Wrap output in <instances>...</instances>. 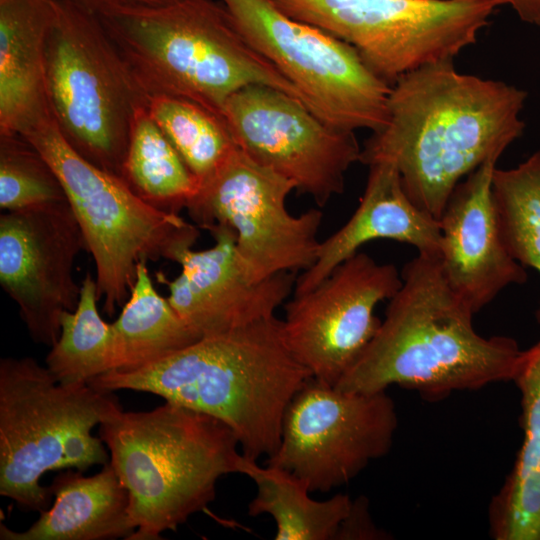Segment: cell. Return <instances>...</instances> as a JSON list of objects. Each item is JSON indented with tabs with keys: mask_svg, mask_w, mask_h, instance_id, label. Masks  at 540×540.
Masks as SVG:
<instances>
[{
	"mask_svg": "<svg viewBox=\"0 0 540 540\" xmlns=\"http://www.w3.org/2000/svg\"><path fill=\"white\" fill-rule=\"evenodd\" d=\"M46 158L20 134L0 135V208L19 211L66 201Z\"/></svg>",
	"mask_w": 540,
	"mask_h": 540,
	"instance_id": "cell-28",
	"label": "cell"
},
{
	"mask_svg": "<svg viewBox=\"0 0 540 540\" xmlns=\"http://www.w3.org/2000/svg\"><path fill=\"white\" fill-rule=\"evenodd\" d=\"M401 278L375 336L335 387L376 393L398 385L440 400L513 381L524 351L510 337L476 332L474 313L447 283L438 255L418 253Z\"/></svg>",
	"mask_w": 540,
	"mask_h": 540,
	"instance_id": "cell-2",
	"label": "cell"
},
{
	"mask_svg": "<svg viewBox=\"0 0 540 540\" xmlns=\"http://www.w3.org/2000/svg\"><path fill=\"white\" fill-rule=\"evenodd\" d=\"M55 0H0V135L51 115L46 48Z\"/></svg>",
	"mask_w": 540,
	"mask_h": 540,
	"instance_id": "cell-19",
	"label": "cell"
},
{
	"mask_svg": "<svg viewBox=\"0 0 540 540\" xmlns=\"http://www.w3.org/2000/svg\"><path fill=\"white\" fill-rule=\"evenodd\" d=\"M292 19L352 46L390 86L477 41L503 0H269Z\"/></svg>",
	"mask_w": 540,
	"mask_h": 540,
	"instance_id": "cell-9",
	"label": "cell"
},
{
	"mask_svg": "<svg viewBox=\"0 0 540 540\" xmlns=\"http://www.w3.org/2000/svg\"><path fill=\"white\" fill-rule=\"evenodd\" d=\"M510 6L520 20L538 25L540 20V0H503Z\"/></svg>",
	"mask_w": 540,
	"mask_h": 540,
	"instance_id": "cell-31",
	"label": "cell"
},
{
	"mask_svg": "<svg viewBox=\"0 0 540 540\" xmlns=\"http://www.w3.org/2000/svg\"><path fill=\"white\" fill-rule=\"evenodd\" d=\"M537 26H540V20H539V22H538V25H537Z\"/></svg>",
	"mask_w": 540,
	"mask_h": 540,
	"instance_id": "cell-32",
	"label": "cell"
},
{
	"mask_svg": "<svg viewBox=\"0 0 540 540\" xmlns=\"http://www.w3.org/2000/svg\"><path fill=\"white\" fill-rule=\"evenodd\" d=\"M99 438L128 491V540L160 539L206 509L241 455L225 423L166 401L150 411L117 409L99 425Z\"/></svg>",
	"mask_w": 540,
	"mask_h": 540,
	"instance_id": "cell-4",
	"label": "cell"
},
{
	"mask_svg": "<svg viewBox=\"0 0 540 540\" xmlns=\"http://www.w3.org/2000/svg\"><path fill=\"white\" fill-rule=\"evenodd\" d=\"M492 159L453 190L438 220L439 261L451 289L476 314L512 284L527 280L507 249L492 195Z\"/></svg>",
	"mask_w": 540,
	"mask_h": 540,
	"instance_id": "cell-17",
	"label": "cell"
},
{
	"mask_svg": "<svg viewBox=\"0 0 540 540\" xmlns=\"http://www.w3.org/2000/svg\"><path fill=\"white\" fill-rule=\"evenodd\" d=\"M248 42L299 92L305 106L342 131L375 132L387 121L391 86L349 44L290 18L269 0H220Z\"/></svg>",
	"mask_w": 540,
	"mask_h": 540,
	"instance_id": "cell-10",
	"label": "cell"
},
{
	"mask_svg": "<svg viewBox=\"0 0 540 540\" xmlns=\"http://www.w3.org/2000/svg\"><path fill=\"white\" fill-rule=\"evenodd\" d=\"M397 426L386 391L347 392L311 376L290 401L266 464L291 472L310 492H329L385 456Z\"/></svg>",
	"mask_w": 540,
	"mask_h": 540,
	"instance_id": "cell-12",
	"label": "cell"
},
{
	"mask_svg": "<svg viewBox=\"0 0 540 540\" xmlns=\"http://www.w3.org/2000/svg\"><path fill=\"white\" fill-rule=\"evenodd\" d=\"M492 195L510 254L540 273V150L516 167H496ZM537 319L540 323V308Z\"/></svg>",
	"mask_w": 540,
	"mask_h": 540,
	"instance_id": "cell-27",
	"label": "cell"
},
{
	"mask_svg": "<svg viewBox=\"0 0 540 540\" xmlns=\"http://www.w3.org/2000/svg\"><path fill=\"white\" fill-rule=\"evenodd\" d=\"M527 92L459 72L454 60L425 65L390 88L387 121L361 147L360 162H388L423 212L439 220L455 187L523 133Z\"/></svg>",
	"mask_w": 540,
	"mask_h": 540,
	"instance_id": "cell-1",
	"label": "cell"
},
{
	"mask_svg": "<svg viewBox=\"0 0 540 540\" xmlns=\"http://www.w3.org/2000/svg\"><path fill=\"white\" fill-rule=\"evenodd\" d=\"M521 394L523 442L488 508L495 540H540V342L524 351L513 379Z\"/></svg>",
	"mask_w": 540,
	"mask_h": 540,
	"instance_id": "cell-21",
	"label": "cell"
},
{
	"mask_svg": "<svg viewBox=\"0 0 540 540\" xmlns=\"http://www.w3.org/2000/svg\"><path fill=\"white\" fill-rule=\"evenodd\" d=\"M222 115L240 150L319 207L344 191L347 171L360 162L355 132L327 125L303 102L274 87L240 89L227 99Z\"/></svg>",
	"mask_w": 540,
	"mask_h": 540,
	"instance_id": "cell-13",
	"label": "cell"
},
{
	"mask_svg": "<svg viewBox=\"0 0 540 540\" xmlns=\"http://www.w3.org/2000/svg\"><path fill=\"white\" fill-rule=\"evenodd\" d=\"M89 383L62 384L31 357L0 361V494L26 511L48 509L40 484L48 471L105 465V444L92 430L121 408Z\"/></svg>",
	"mask_w": 540,
	"mask_h": 540,
	"instance_id": "cell-6",
	"label": "cell"
},
{
	"mask_svg": "<svg viewBox=\"0 0 540 540\" xmlns=\"http://www.w3.org/2000/svg\"><path fill=\"white\" fill-rule=\"evenodd\" d=\"M83 249L68 200L1 214L0 283L34 342L54 345L63 312L75 310L81 286L73 266Z\"/></svg>",
	"mask_w": 540,
	"mask_h": 540,
	"instance_id": "cell-15",
	"label": "cell"
},
{
	"mask_svg": "<svg viewBox=\"0 0 540 540\" xmlns=\"http://www.w3.org/2000/svg\"><path fill=\"white\" fill-rule=\"evenodd\" d=\"M119 177L146 204L172 214L186 209L200 186L147 104L135 111Z\"/></svg>",
	"mask_w": 540,
	"mask_h": 540,
	"instance_id": "cell-24",
	"label": "cell"
},
{
	"mask_svg": "<svg viewBox=\"0 0 540 540\" xmlns=\"http://www.w3.org/2000/svg\"><path fill=\"white\" fill-rule=\"evenodd\" d=\"M112 327L116 371L151 365L200 339L168 299L157 292L145 260L137 265L129 298Z\"/></svg>",
	"mask_w": 540,
	"mask_h": 540,
	"instance_id": "cell-23",
	"label": "cell"
},
{
	"mask_svg": "<svg viewBox=\"0 0 540 540\" xmlns=\"http://www.w3.org/2000/svg\"><path fill=\"white\" fill-rule=\"evenodd\" d=\"M50 163L83 232L96 266L98 297L112 316L129 298L141 260L167 259L192 247L194 224L159 211L122 179L79 155L61 135L52 114L22 134Z\"/></svg>",
	"mask_w": 540,
	"mask_h": 540,
	"instance_id": "cell-7",
	"label": "cell"
},
{
	"mask_svg": "<svg viewBox=\"0 0 540 540\" xmlns=\"http://www.w3.org/2000/svg\"><path fill=\"white\" fill-rule=\"evenodd\" d=\"M98 300L96 280L87 273L78 304L63 312L58 339L46 357V367L59 383H89L115 368L114 331L100 316Z\"/></svg>",
	"mask_w": 540,
	"mask_h": 540,
	"instance_id": "cell-25",
	"label": "cell"
},
{
	"mask_svg": "<svg viewBox=\"0 0 540 540\" xmlns=\"http://www.w3.org/2000/svg\"><path fill=\"white\" fill-rule=\"evenodd\" d=\"M97 16L114 11L137 8H155L169 5L179 0H67Z\"/></svg>",
	"mask_w": 540,
	"mask_h": 540,
	"instance_id": "cell-30",
	"label": "cell"
},
{
	"mask_svg": "<svg viewBox=\"0 0 540 540\" xmlns=\"http://www.w3.org/2000/svg\"><path fill=\"white\" fill-rule=\"evenodd\" d=\"M257 461L241 453L237 463V473L246 475L256 486V496L248 505L249 515H270L276 524V540H335L353 500L341 493L315 500L300 478Z\"/></svg>",
	"mask_w": 540,
	"mask_h": 540,
	"instance_id": "cell-22",
	"label": "cell"
},
{
	"mask_svg": "<svg viewBox=\"0 0 540 540\" xmlns=\"http://www.w3.org/2000/svg\"><path fill=\"white\" fill-rule=\"evenodd\" d=\"M310 371L288 348L275 316L217 336L133 371L112 370L89 384L134 390L225 423L254 460L277 450L285 411Z\"/></svg>",
	"mask_w": 540,
	"mask_h": 540,
	"instance_id": "cell-3",
	"label": "cell"
},
{
	"mask_svg": "<svg viewBox=\"0 0 540 540\" xmlns=\"http://www.w3.org/2000/svg\"><path fill=\"white\" fill-rule=\"evenodd\" d=\"M386 533L376 527L366 497L360 496L352 501L348 515L337 531L335 540H376L385 539Z\"/></svg>",
	"mask_w": 540,
	"mask_h": 540,
	"instance_id": "cell-29",
	"label": "cell"
},
{
	"mask_svg": "<svg viewBox=\"0 0 540 540\" xmlns=\"http://www.w3.org/2000/svg\"><path fill=\"white\" fill-rule=\"evenodd\" d=\"M401 284L393 264L357 252L284 305L288 348L314 378L335 386L375 336L381 323L376 306Z\"/></svg>",
	"mask_w": 540,
	"mask_h": 540,
	"instance_id": "cell-14",
	"label": "cell"
},
{
	"mask_svg": "<svg viewBox=\"0 0 540 540\" xmlns=\"http://www.w3.org/2000/svg\"><path fill=\"white\" fill-rule=\"evenodd\" d=\"M369 173L359 205L348 221L320 242L313 265L296 278L294 294L314 288L339 264L378 239L406 243L418 253L438 255L441 232L438 220L420 210L405 192L395 166L377 162Z\"/></svg>",
	"mask_w": 540,
	"mask_h": 540,
	"instance_id": "cell-18",
	"label": "cell"
},
{
	"mask_svg": "<svg viewBox=\"0 0 540 540\" xmlns=\"http://www.w3.org/2000/svg\"><path fill=\"white\" fill-rule=\"evenodd\" d=\"M147 109L199 183L237 148L224 117L194 101L155 95Z\"/></svg>",
	"mask_w": 540,
	"mask_h": 540,
	"instance_id": "cell-26",
	"label": "cell"
},
{
	"mask_svg": "<svg viewBox=\"0 0 540 540\" xmlns=\"http://www.w3.org/2000/svg\"><path fill=\"white\" fill-rule=\"evenodd\" d=\"M48 488L53 505L24 531L1 524L2 540H128L134 532L128 491L110 462L89 477L81 471L62 472Z\"/></svg>",
	"mask_w": 540,
	"mask_h": 540,
	"instance_id": "cell-20",
	"label": "cell"
},
{
	"mask_svg": "<svg viewBox=\"0 0 540 540\" xmlns=\"http://www.w3.org/2000/svg\"><path fill=\"white\" fill-rule=\"evenodd\" d=\"M99 18L148 98H185L223 116L230 96L262 84L302 102L294 85L248 42L221 2L179 0Z\"/></svg>",
	"mask_w": 540,
	"mask_h": 540,
	"instance_id": "cell-5",
	"label": "cell"
},
{
	"mask_svg": "<svg viewBox=\"0 0 540 540\" xmlns=\"http://www.w3.org/2000/svg\"><path fill=\"white\" fill-rule=\"evenodd\" d=\"M46 92L65 141L120 176L136 109L148 96L99 16L55 0L46 48Z\"/></svg>",
	"mask_w": 540,
	"mask_h": 540,
	"instance_id": "cell-8",
	"label": "cell"
},
{
	"mask_svg": "<svg viewBox=\"0 0 540 540\" xmlns=\"http://www.w3.org/2000/svg\"><path fill=\"white\" fill-rule=\"evenodd\" d=\"M207 230L215 241L212 247L183 250L176 260L181 272L174 280L158 275L168 286L172 307L200 338L274 317L293 291L295 273L282 272L254 281L238 254L234 231L220 224Z\"/></svg>",
	"mask_w": 540,
	"mask_h": 540,
	"instance_id": "cell-16",
	"label": "cell"
},
{
	"mask_svg": "<svg viewBox=\"0 0 540 540\" xmlns=\"http://www.w3.org/2000/svg\"><path fill=\"white\" fill-rule=\"evenodd\" d=\"M292 190V182L237 147L200 183L186 210L200 228H231L249 276L259 282L282 272L305 271L316 260L323 213L312 208L292 215L286 206Z\"/></svg>",
	"mask_w": 540,
	"mask_h": 540,
	"instance_id": "cell-11",
	"label": "cell"
}]
</instances>
